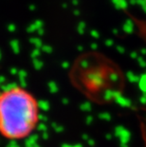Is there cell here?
Masks as SVG:
<instances>
[{"label": "cell", "mask_w": 146, "mask_h": 147, "mask_svg": "<svg viewBox=\"0 0 146 147\" xmlns=\"http://www.w3.org/2000/svg\"><path fill=\"white\" fill-rule=\"evenodd\" d=\"M40 121L36 97L27 88L12 86L0 92V135L11 140L30 137Z\"/></svg>", "instance_id": "obj_1"}]
</instances>
